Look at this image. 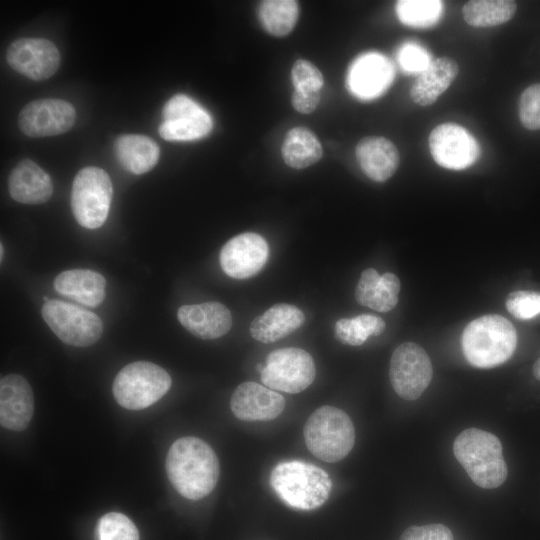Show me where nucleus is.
<instances>
[{
  "label": "nucleus",
  "instance_id": "obj_1",
  "mask_svg": "<svg viewBox=\"0 0 540 540\" xmlns=\"http://www.w3.org/2000/svg\"><path fill=\"white\" fill-rule=\"evenodd\" d=\"M166 472L176 491L190 500H199L215 488L219 461L213 449L200 438L177 439L166 457Z\"/></svg>",
  "mask_w": 540,
  "mask_h": 540
},
{
  "label": "nucleus",
  "instance_id": "obj_2",
  "mask_svg": "<svg viewBox=\"0 0 540 540\" xmlns=\"http://www.w3.org/2000/svg\"><path fill=\"white\" fill-rule=\"evenodd\" d=\"M269 482L286 505L305 511L323 505L332 489L326 471L302 460L279 462L271 470Z\"/></svg>",
  "mask_w": 540,
  "mask_h": 540
},
{
  "label": "nucleus",
  "instance_id": "obj_3",
  "mask_svg": "<svg viewBox=\"0 0 540 540\" xmlns=\"http://www.w3.org/2000/svg\"><path fill=\"white\" fill-rule=\"evenodd\" d=\"M453 452L477 486L493 489L505 482L508 468L502 444L494 434L477 428L465 429L455 438Z\"/></svg>",
  "mask_w": 540,
  "mask_h": 540
},
{
  "label": "nucleus",
  "instance_id": "obj_4",
  "mask_svg": "<svg viewBox=\"0 0 540 540\" xmlns=\"http://www.w3.org/2000/svg\"><path fill=\"white\" fill-rule=\"evenodd\" d=\"M467 361L477 368H492L506 362L514 353L517 333L512 323L496 314L471 321L461 336Z\"/></svg>",
  "mask_w": 540,
  "mask_h": 540
},
{
  "label": "nucleus",
  "instance_id": "obj_5",
  "mask_svg": "<svg viewBox=\"0 0 540 540\" xmlns=\"http://www.w3.org/2000/svg\"><path fill=\"white\" fill-rule=\"evenodd\" d=\"M303 434L308 450L325 462L342 460L355 442L354 425L347 413L327 405L309 416Z\"/></svg>",
  "mask_w": 540,
  "mask_h": 540
},
{
  "label": "nucleus",
  "instance_id": "obj_6",
  "mask_svg": "<svg viewBox=\"0 0 540 540\" xmlns=\"http://www.w3.org/2000/svg\"><path fill=\"white\" fill-rule=\"evenodd\" d=\"M171 377L162 367L137 361L123 367L113 383L117 403L129 410L147 408L162 398L171 387Z\"/></svg>",
  "mask_w": 540,
  "mask_h": 540
},
{
  "label": "nucleus",
  "instance_id": "obj_7",
  "mask_svg": "<svg viewBox=\"0 0 540 540\" xmlns=\"http://www.w3.org/2000/svg\"><path fill=\"white\" fill-rule=\"evenodd\" d=\"M113 195L107 172L95 166L82 168L71 190V210L76 221L87 229H96L106 221Z\"/></svg>",
  "mask_w": 540,
  "mask_h": 540
},
{
  "label": "nucleus",
  "instance_id": "obj_8",
  "mask_svg": "<svg viewBox=\"0 0 540 540\" xmlns=\"http://www.w3.org/2000/svg\"><path fill=\"white\" fill-rule=\"evenodd\" d=\"M316 375L312 356L296 347L280 348L270 352L260 371L262 383L276 391L290 394L305 390Z\"/></svg>",
  "mask_w": 540,
  "mask_h": 540
},
{
  "label": "nucleus",
  "instance_id": "obj_9",
  "mask_svg": "<svg viewBox=\"0 0 540 540\" xmlns=\"http://www.w3.org/2000/svg\"><path fill=\"white\" fill-rule=\"evenodd\" d=\"M42 317L64 343L87 347L96 343L103 332L101 319L95 313L74 304L49 300L42 307Z\"/></svg>",
  "mask_w": 540,
  "mask_h": 540
},
{
  "label": "nucleus",
  "instance_id": "obj_10",
  "mask_svg": "<svg viewBox=\"0 0 540 540\" xmlns=\"http://www.w3.org/2000/svg\"><path fill=\"white\" fill-rule=\"evenodd\" d=\"M432 364L426 351L414 342L399 345L390 359L389 378L402 399L419 398L431 382Z\"/></svg>",
  "mask_w": 540,
  "mask_h": 540
},
{
  "label": "nucleus",
  "instance_id": "obj_11",
  "mask_svg": "<svg viewBox=\"0 0 540 540\" xmlns=\"http://www.w3.org/2000/svg\"><path fill=\"white\" fill-rule=\"evenodd\" d=\"M159 135L167 141H193L207 136L213 121L210 114L185 94H176L163 107Z\"/></svg>",
  "mask_w": 540,
  "mask_h": 540
},
{
  "label": "nucleus",
  "instance_id": "obj_12",
  "mask_svg": "<svg viewBox=\"0 0 540 540\" xmlns=\"http://www.w3.org/2000/svg\"><path fill=\"white\" fill-rule=\"evenodd\" d=\"M429 149L438 165L453 170L469 167L480 154L475 138L455 123L436 126L429 135Z\"/></svg>",
  "mask_w": 540,
  "mask_h": 540
},
{
  "label": "nucleus",
  "instance_id": "obj_13",
  "mask_svg": "<svg viewBox=\"0 0 540 540\" xmlns=\"http://www.w3.org/2000/svg\"><path fill=\"white\" fill-rule=\"evenodd\" d=\"M6 60L16 72L35 81L55 74L60 65V53L55 44L44 38H20L6 51Z\"/></svg>",
  "mask_w": 540,
  "mask_h": 540
},
{
  "label": "nucleus",
  "instance_id": "obj_14",
  "mask_svg": "<svg viewBox=\"0 0 540 540\" xmlns=\"http://www.w3.org/2000/svg\"><path fill=\"white\" fill-rule=\"evenodd\" d=\"M76 120L73 105L62 99H38L19 113L18 125L30 137H47L69 131Z\"/></svg>",
  "mask_w": 540,
  "mask_h": 540
},
{
  "label": "nucleus",
  "instance_id": "obj_15",
  "mask_svg": "<svg viewBox=\"0 0 540 540\" xmlns=\"http://www.w3.org/2000/svg\"><path fill=\"white\" fill-rule=\"evenodd\" d=\"M269 257L266 240L259 234L246 232L231 238L219 255L222 270L231 278L247 279L259 273Z\"/></svg>",
  "mask_w": 540,
  "mask_h": 540
},
{
  "label": "nucleus",
  "instance_id": "obj_16",
  "mask_svg": "<svg viewBox=\"0 0 540 540\" xmlns=\"http://www.w3.org/2000/svg\"><path fill=\"white\" fill-rule=\"evenodd\" d=\"M284 397L266 386L248 381L233 392L230 407L243 421H268L278 417L285 408Z\"/></svg>",
  "mask_w": 540,
  "mask_h": 540
},
{
  "label": "nucleus",
  "instance_id": "obj_17",
  "mask_svg": "<svg viewBox=\"0 0 540 540\" xmlns=\"http://www.w3.org/2000/svg\"><path fill=\"white\" fill-rule=\"evenodd\" d=\"M34 413V395L28 381L9 374L0 381V423L9 430L22 431Z\"/></svg>",
  "mask_w": 540,
  "mask_h": 540
},
{
  "label": "nucleus",
  "instance_id": "obj_18",
  "mask_svg": "<svg viewBox=\"0 0 540 540\" xmlns=\"http://www.w3.org/2000/svg\"><path fill=\"white\" fill-rule=\"evenodd\" d=\"M177 318L191 334L205 340L225 335L232 325L230 310L215 301L183 305L178 309Z\"/></svg>",
  "mask_w": 540,
  "mask_h": 540
},
{
  "label": "nucleus",
  "instance_id": "obj_19",
  "mask_svg": "<svg viewBox=\"0 0 540 540\" xmlns=\"http://www.w3.org/2000/svg\"><path fill=\"white\" fill-rule=\"evenodd\" d=\"M392 78L390 62L380 54L369 53L352 64L348 74V87L356 96L369 99L386 90Z\"/></svg>",
  "mask_w": 540,
  "mask_h": 540
},
{
  "label": "nucleus",
  "instance_id": "obj_20",
  "mask_svg": "<svg viewBox=\"0 0 540 540\" xmlns=\"http://www.w3.org/2000/svg\"><path fill=\"white\" fill-rule=\"evenodd\" d=\"M355 154L364 174L375 182L391 178L400 164L395 144L381 136L362 138L356 145Z\"/></svg>",
  "mask_w": 540,
  "mask_h": 540
},
{
  "label": "nucleus",
  "instance_id": "obj_21",
  "mask_svg": "<svg viewBox=\"0 0 540 540\" xmlns=\"http://www.w3.org/2000/svg\"><path fill=\"white\" fill-rule=\"evenodd\" d=\"M9 194L23 204L47 202L53 193L51 177L38 164L23 159L11 171L8 179Z\"/></svg>",
  "mask_w": 540,
  "mask_h": 540
},
{
  "label": "nucleus",
  "instance_id": "obj_22",
  "mask_svg": "<svg viewBox=\"0 0 540 540\" xmlns=\"http://www.w3.org/2000/svg\"><path fill=\"white\" fill-rule=\"evenodd\" d=\"M459 73V66L449 57L430 61L410 88V97L420 106H429L449 88Z\"/></svg>",
  "mask_w": 540,
  "mask_h": 540
},
{
  "label": "nucleus",
  "instance_id": "obj_23",
  "mask_svg": "<svg viewBox=\"0 0 540 540\" xmlns=\"http://www.w3.org/2000/svg\"><path fill=\"white\" fill-rule=\"evenodd\" d=\"M305 315L298 307L278 303L256 317L250 324L251 336L262 343L278 341L298 329Z\"/></svg>",
  "mask_w": 540,
  "mask_h": 540
},
{
  "label": "nucleus",
  "instance_id": "obj_24",
  "mask_svg": "<svg viewBox=\"0 0 540 540\" xmlns=\"http://www.w3.org/2000/svg\"><path fill=\"white\" fill-rule=\"evenodd\" d=\"M53 285L59 294L89 307L100 305L106 294L105 278L88 269L63 271L57 275Z\"/></svg>",
  "mask_w": 540,
  "mask_h": 540
},
{
  "label": "nucleus",
  "instance_id": "obj_25",
  "mask_svg": "<svg viewBox=\"0 0 540 540\" xmlns=\"http://www.w3.org/2000/svg\"><path fill=\"white\" fill-rule=\"evenodd\" d=\"M120 164L133 174L150 171L158 162L160 149L157 143L141 134H122L114 144Z\"/></svg>",
  "mask_w": 540,
  "mask_h": 540
},
{
  "label": "nucleus",
  "instance_id": "obj_26",
  "mask_svg": "<svg viewBox=\"0 0 540 540\" xmlns=\"http://www.w3.org/2000/svg\"><path fill=\"white\" fill-rule=\"evenodd\" d=\"M281 154L289 167L304 169L318 162L323 150L319 139L310 129L297 126L287 132Z\"/></svg>",
  "mask_w": 540,
  "mask_h": 540
},
{
  "label": "nucleus",
  "instance_id": "obj_27",
  "mask_svg": "<svg viewBox=\"0 0 540 540\" xmlns=\"http://www.w3.org/2000/svg\"><path fill=\"white\" fill-rule=\"evenodd\" d=\"M517 4L511 0H471L463 8L465 22L473 27H492L513 18Z\"/></svg>",
  "mask_w": 540,
  "mask_h": 540
},
{
  "label": "nucleus",
  "instance_id": "obj_28",
  "mask_svg": "<svg viewBox=\"0 0 540 540\" xmlns=\"http://www.w3.org/2000/svg\"><path fill=\"white\" fill-rule=\"evenodd\" d=\"M258 16L264 30L276 37L288 35L294 28L299 6L293 0H266L258 8Z\"/></svg>",
  "mask_w": 540,
  "mask_h": 540
},
{
  "label": "nucleus",
  "instance_id": "obj_29",
  "mask_svg": "<svg viewBox=\"0 0 540 540\" xmlns=\"http://www.w3.org/2000/svg\"><path fill=\"white\" fill-rule=\"evenodd\" d=\"M399 20L410 27L427 28L435 25L442 13V2L435 0H400L396 3Z\"/></svg>",
  "mask_w": 540,
  "mask_h": 540
},
{
  "label": "nucleus",
  "instance_id": "obj_30",
  "mask_svg": "<svg viewBox=\"0 0 540 540\" xmlns=\"http://www.w3.org/2000/svg\"><path fill=\"white\" fill-rule=\"evenodd\" d=\"M97 532L99 540H139L135 524L119 512L103 515L98 522Z\"/></svg>",
  "mask_w": 540,
  "mask_h": 540
},
{
  "label": "nucleus",
  "instance_id": "obj_31",
  "mask_svg": "<svg viewBox=\"0 0 540 540\" xmlns=\"http://www.w3.org/2000/svg\"><path fill=\"white\" fill-rule=\"evenodd\" d=\"M400 292V281L398 277L390 272L380 276V280L373 289L367 307L378 311L388 312L398 303Z\"/></svg>",
  "mask_w": 540,
  "mask_h": 540
},
{
  "label": "nucleus",
  "instance_id": "obj_32",
  "mask_svg": "<svg viewBox=\"0 0 540 540\" xmlns=\"http://www.w3.org/2000/svg\"><path fill=\"white\" fill-rule=\"evenodd\" d=\"M518 115L528 130H540V83L528 86L520 95Z\"/></svg>",
  "mask_w": 540,
  "mask_h": 540
},
{
  "label": "nucleus",
  "instance_id": "obj_33",
  "mask_svg": "<svg viewBox=\"0 0 540 540\" xmlns=\"http://www.w3.org/2000/svg\"><path fill=\"white\" fill-rule=\"evenodd\" d=\"M505 305L515 318L531 319L540 314V292L527 290L511 292L505 300Z\"/></svg>",
  "mask_w": 540,
  "mask_h": 540
},
{
  "label": "nucleus",
  "instance_id": "obj_34",
  "mask_svg": "<svg viewBox=\"0 0 540 540\" xmlns=\"http://www.w3.org/2000/svg\"><path fill=\"white\" fill-rule=\"evenodd\" d=\"M291 80L294 89L306 92L320 91L324 84L321 71L311 62L298 59L291 69Z\"/></svg>",
  "mask_w": 540,
  "mask_h": 540
},
{
  "label": "nucleus",
  "instance_id": "obj_35",
  "mask_svg": "<svg viewBox=\"0 0 540 540\" xmlns=\"http://www.w3.org/2000/svg\"><path fill=\"white\" fill-rule=\"evenodd\" d=\"M334 332L339 342L351 346H360L369 337L358 316L339 319L335 323Z\"/></svg>",
  "mask_w": 540,
  "mask_h": 540
},
{
  "label": "nucleus",
  "instance_id": "obj_36",
  "mask_svg": "<svg viewBox=\"0 0 540 540\" xmlns=\"http://www.w3.org/2000/svg\"><path fill=\"white\" fill-rule=\"evenodd\" d=\"M399 540H454V537L447 526L443 524H428L407 528Z\"/></svg>",
  "mask_w": 540,
  "mask_h": 540
},
{
  "label": "nucleus",
  "instance_id": "obj_37",
  "mask_svg": "<svg viewBox=\"0 0 540 540\" xmlns=\"http://www.w3.org/2000/svg\"><path fill=\"white\" fill-rule=\"evenodd\" d=\"M398 59L403 69L422 72L430 63L427 53L419 46L407 44L399 52Z\"/></svg>",
  "mask_w": 540,
  "mask_h": 540
},
{
  "label": "nucleus",
  "instance_id": "obj_38",
  "mask_svg": "<svg viewBox=\"0 0 540 540\" xmlns=\"http://www.w3.org/2000/svg\"><path fill=\"white\" fill-rule=\"evenodd\" d=\"M378 272L373 268L362 271L355 289V299L358 304L366 306L371 293L380 280Z\"/></svg>",
  "mask_w": 540,
  "mask_h": 540
},
{
  "label": "nucleus",
  "instance_id": "obj_39",
  "mask_svg": "<svg viewBox=\"0 0 540 540\" xmlns=\"http://www.w3.org/2000/svg\"><path fill=\"white\" fill-rule=\"evenodd\" d=\"M320 98V91L306 92L294 89L291 103L299 113L310 114L317 108Z\"/></svg>",
  "mask_w": 540,
  "mask_h": 540
},
{
  "label": "nucleus",
  "instance_id": "obj_40",
  "mask_svg": "<svg viewBox=\"0 0 540 540\" xmlns=\"http://www.w3.org/2000/svg\"><path fill=\"white\" fill-rule=\"evenodd\" d=\"M533 375L540 381V358L535 362L533 366Z\"/></svg>",
  "mask_w": 540,
  "mask_h": 540
},
{
  "label": "nucleus",
  "instance_id": "obj_41",
  "mask_svg": "<svg viewBox=\"0 0 540 540\" xmlns=\"http://www.w3.org/2000/svg\"><path fill=\"white\" fill-rule=\"evenodd\" d=\"M3 255H4V250H3V244L1 243L0 244V259L1 260L3 259Z\"/></svg>",
  "mask_w": 540,
  "mask_h": 540
}]
</instances>
